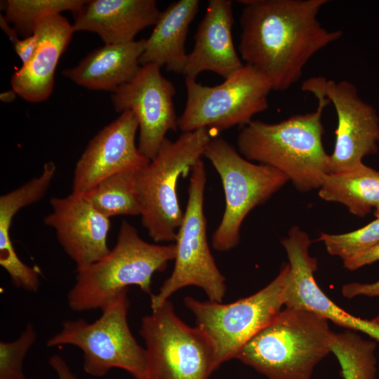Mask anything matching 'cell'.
<instances>
[{
  "label": "cell",
  "instance_id": "obj_15",
  "mask_svg": "<svg viewBox=\"0 0 379 379\" xmlns=\"http://www.w3.org/2000/svg\"><path fill=\"white\" fill-rule=\"evenodd\" d=\"M138 128L137 117L130 110L102 128L89 141L75 165L72 193L82 195L110 175L147 165L149 159L135 143Z\"/></svg>",
  "mask_w": 379,
  "mask_h": 379
},
{
  "label": "cell",
  "instance_id": "obj_1",
  "mask_svg": "<svg viewBox=\"0 0 379 379\" xmlns=\"http://www.w3.org/2000/svg\"><path fill=\"white\" fill-rule=\"evenodd\" d=\"M239 51L245 64L265 74L273 90L299 81L308 61L338 40L341 30L325 28L318 13L327 0H242Z\"/></svg>",
  "mask_w": 379,
  "mask_h": 379
},
{
  "label": "cell",
  "instance_id": "obj_11",
  "mask_svg": "<svg viewBox=\"0 0 379 379\" xmlns=\"http://www.w3.org/2000/svg\"><path fill=\"white\" fill-rule=\"evenodd\" d=\"M140 333L145 343L144 379H208L215 371L208 339L182 321L169 300L142 319Z\"/></svg>",
  "mask_w": 379,
  "mask_h": 379
},
{
  "label": "cell",
  "instance_id": "obj_12",
  "mask_svg": "<svg viewBox=\"0 0 379 379\" xmlns=\"http://www.w3.org/2000/svg\"><path fill=\"white\" fill-rule=\"evenodd\" d=\"M301 89L327 98L337 114L335 141L329 154L328 173L352 169L363 163L364 157L377 153L379 117L376 110L359 96L352 83L317 76L304 81Z\"/></svg>",
  "mask_w": 379,
  "mask_h": 379
},
{
  "label": "cell",
  "instance_id": "obj_14",
  "mask_svg": "<svg viewBox=\"0 0 379 379\" xmlns=\"http://www.w3.org/2000/svg\"><path fill=\"white\" fill-rule=\"evenodd\" d=\"M281 244L291 268L284 307L314 312L340 326L361 331L379 341V317L369 320L346 312L328 298L317 284L314 272L317 262L309 253L311 240L308 234L299 227L293 226Z\"/></svg>",
  "mask_w": 379,
  "mask_h": 379
},
{
  "label": "cell",
  "instance_id": "obj_22",
  "mask_svg": "<svg viewBox=\"0 0 379 379\" xmlns=\"http://www.w3.org/2000/svg\"><path fill=\"white\" fill-rule=\"evenodd\" d=\"M318 194L322 199L342 204L352 214L364 217L379 203V171L362 163L346 171L328 173Z\"/></svg>",
  "mask_w": 379,
  "mask_h": 379
},
{
  "label": "cell",
  "instance_id": "obj_6",
  "mask_svg": "<svg viewBox=\"0 0 379 379\" xmlns=\"http://www.w3.org/2000/svg\"><path fill=\"white\" fill-rule=\"evenodd\" d=\"M291 268L284 263L278 275L255 293L225 304L184 299L193 314L197 327L208 339L213 351V368L236 359L241 348L284 307Z\"/></svg>",
  "mask_w": 379,
  "mask_h": 379
},
{
  "label": "cell",
  "instance_id": "obj_10",
  "mask_svg": "<svg viewBox=\"0 0 379 379\" xmlns=\"http://www.w3.org/2000/svg\"><path fill=\"white\" fill-rule=\"evenodd\" d=\"M185 83L187 101L178 120L182 133L243 127L268 108V95L273 90L265 74L246 64L217 86H203L190 78H185Z\"/></svg>",
  "mask_w": 379,
  "mask_h": 379
},
{
  "label": "cell",
  "instance_id": "obj_24",
  "mask_svg": "<svg viewBox=\"0 0 379 379\" xmlns=\"http://www.w3.org/2000/svg\"><path fill=\"white\" fill-rule=\"evenodd\" d=\"M375 342L352 331L334 333L331 352L339 361L344 379H376Z\"/></svg>",
  "mask_w": 379,
  "mask_h": 379
},
{
  "label": "cell",
  "instance_id": "obj_8",
  "mask_svg": "<svg viewBox=\"0 0 379 379\" xmlns=\"http://www.w3.org/2000/svg\"><path fill=\"white\" fill-rule=\"evenodd\" d=\"M204 156L216 170L223 186L225 209L211 242L215 250L225 252L239 244L241 224L251 211L289 180L274 168L245 159L222 138H211Z\"/></svg>",
  "mask_w": 379,
  "mask_h": 379
},
{
  "label": "cell",
  "instance_id": "obj_17",
  "mask_svg": "<svg viewBox=\"0 0 379 379\" xmlns=\"http://www.w3.org/2000/svg\"><path fill=\"white\" fill-rule=\"evenodd\" d=\"M232 1L209 0L198 26L192 51L182 72L185 78L196 79L201 72H214L225 79L244 65L232 40Z\"/></svg>",
  "mask_w": 379,
  "mask_h": 379
},
{
  "label": "cell",
  "instance_id": "obj_26",
  "mask_svg": "<svg viewBox=\"0 0 379 379\" xmlns=\"http://www.w3.org/2000/svg\"><path fill=\"white\" fill-rule=\"evenodd\" d=\"M317 240L323 242L330 255L347 261L379 244V218L347 233H321Z\"/></svg>",
  "mask_w": 379,
  "mask_h": 379
},
{
  "label": "cell",
  "instance_id": "obj_20",
  "mask_svg": "<svg viewBox=\"0 0 379 379\" xmlns=\"http://www.w3.org/2000/svg\"><path fill=\"white\" fill-rule=\"evenodd\" d=\"M145 46L146 39L105 44L77 66L64 69L62 74L86 88L113 93L138 74L141 67L139 59Z\"/></svg>",
  "mask_w": 379,
  "mask_h": 379
},
{
  "label": "cell",
  "instance_id": "obj_4",
  "mask_svg": "<svg viewBox=\"0 0 379 379\" xmlns=\"http://www.w3.org/2000/svg\"><path fill=\"white\" fill-rule=\"evenodd\" d=\"M175 244L159 245L143 240L124 220L114 246L100 260L76 270V280L67 294L75 312L102 310L130 286L152 295L153 274L163 272L175 258Z\"/></svg>",
  "mask_w": 379,
  "mask_h": 379
},
{
  "label": "cell",
  "instance_id": "obj_28",
  "mask_svg": "<svg viewBox=\"0 0 379 379\" xmlns=\"http://www.w3.org/2000/svg\"><path fill=\"white\" fill-rule=\"evenodd\" d=\"M342 294L347 298H352L358 295L368 297L379 296V279L374 283L361 284L350 283L342 287Z\"/></svg>",
  "mask_w": 379,
  "mask_h": 379
},
{
  "label": "cell",
  "instance_id": "obj_23",
  "mask_svg": "<svg viewBox=\"0 0 379 379\" xmlns=\"http://www.w3.org/2000/svg\"><path fill=\"white\" fill-rule=\"evenodd\" d=\"M137 171L128 170L110 175L82 195L98 212L109 218L120 215H140L134 190Z\"/></svg>",
  "mask_w": 379,
  "mask_h": 379
},
{
  "label": "cell",
  "instance_id": "obj_34",
  "mask_svg": "<svg viewBox=\"0 0 379 379\" xmlns=\"http://www.w3.org/2000/svg\"><path fill=\"white\" fill-rule=\"evenodd\" d=\"M374 215H375L376 218H379V203L374 209Z\"/></svg>",
  "mask_w": 379,
  "mask_h": 379
},
{
  "label": "cell",
  "instance_id": "obj_7",
  "mask_svg": "<svg viewBox=\"0 0 379 379\" xmlns=\"http://www.w3.org/2000/svg\"><path fill=\"white\" fill-rule=\"evenodd\" d=\"M128 289L104 307L93 322L84 319L66 320L60 332L46 343L49 347L70 345L84 355V370L102 377L112 368H121L135 379H144L146 354L133 335L128 323Z\"/></svg>",
  "mask_w": 379,
  "mask_h": 379
},
{
  "label": "cell",
  "instance_id": "obj_27",
  "mask_svg": "<svg viewBox=\"0 0 379 379\" xmlns=\"http://www.w3.org/2000/svg\"><path fill=\"white\" fill-rule=\"evenodd\" d=\"M36 338L33 325L28 324L17 339L0 342V379H26L23 361Z\"/></svg>",
  "mask_w": 379,
  "mask_h": 379
},
{
  "label": "cell",
  "instance_id": "obj_32",
  "mask_svg": "<svg viewBox=\"0 0 379 379\" xmlns=\"http://www.w3.org/2000/svg\"><path fill=\"white\" fill-rule=\"evenodd\" d=\"M0 19V25L1 29L6 34L13 44H14L19 39L17 32L13 27L9 26V23L6 20L2 15H1Z\"/></svg>",
  "mask_w": 379,
  "mask_h": 379
},
{
  "label": "cell",
  "instance_id": "obj_25",
  "mask_svg": "<svg viewBox=\"0 0 379 379\" xmlns=\"http://www.w3.org/2000/svg\"><path fill=\"white\" fill-rule=\"evenodd\" d=\"M86 0H8L4 1L6 20L18 34L27 37L44 19L63 11H78Z\"/></svg>",
  "mask_w": 379,
  "mask_h": 379
},
{
  "label": "cell",
  "instance_id": "obj_29",
  "mask_svg": "<svg viewBox=\"0 0 379 379\" xmlns=\"http://www.w3.org/2000/svg\"><path fill=\"white\" fill-rule=\"evenodd\" d=\"M14 49L20 58L22 65H26L33 57L36 47L37 39L36 36L32 35L25 37L22 39H18L14 44Z\"/></svg>",
  "mask_w": 379,
  "mask_h": 379
},
{
  "label": "cell",
  "instance_id": "obj_33",
  "mask_svg": "<svg viewBox=\"0 0 379 379\" xmlns=\"http://www.w3.org/2000/svg\"><path fill=\"white\" fill-rule=\"evenodd\" d=\"M17 95L18 94L13 89H11L1 93L0 100L4 102L9 103L13 102Z\"/></svg>",
  "mask_w": 379,
  "mask_h": 379
},
{
  "label": "cell",
  "instance_id": "obj_5",
  "mask_svg": "<svg viewBox=\"0 0 379 379\" xmlns=\"http://www.w3.org/2000/svg\"><path fill=\"white\" fill-rule=\"evenodd\" d=\"M211 138L207 128L183 132L174 141L166 138L156 156L135 172L134 190L142 224L155 242L175 241L184 216L178 180L192 171Z\"/></svg>",
  "mask_w": 379,
  "mask_h": 379
},
{
  "label": "cell",
  "instance_id": "obj_30",
  "mask_svg": "<svg viewBox=\"0 0 379 379\" xmlns=\"http://www.w3.org/2000/svg\"><path fill=\"white\" fill-rule=\"evenodd\" d=\"M378 260H379V244L367 251L343 262V264L347 270H355Z\"/></svg>",
  "mask_w": 379,
  "mask_h": 379
},
{
  "label": "cell",
  "instance_id": "obj_18",
  "mask_svg": "<svg viewBox=\"0 0 379 379\" xmlns=\"http://www.w3.org/2000/svg\"><path fill=\"white\" fill-rule=\"evenodd\" d=\"M74 32L72 25L61 14L36 25L33 32L37 39L36 51L11 77L12 89L18 95L29 102H41L50 97L58 63Z\"/></svg>",
  "mask_w": 379,
  "mask_h": 379
},
{
  "label": "cell",
  "instance_id": "obj_31",
  "mask_svg": "<svg viewBox=\"0 0 379 379\" xmlns=\"http://www.w3.org/2000/svg\"><path fill=\"white\" fill-rule=\"evenodd\" d=\"M48 363L55 372L58 379H77L61 356L58 354L52 355L48 359Z\"/></svg>",
  "mask_w": 379,
  "mask_h": 379
},
{
  "label": "cell",
  "instance_id": "obj_3",
  "mask_svg": "<svg viewBox=\"0 0 379 379\" xmlns=\"http://www.w3.org/2000/svg\"><path fill=\"white\" fill-rule=\"evenodd\" d=\"M334 333L326 318L285 307L236 359L269 379H310L315 366L331 352Z\"/></svg>",
  "mask_w": 379,
  "mask_h": 379
},
{
  "label": "cell",
  "instance_id": "obj_16",
  "mask_svg": "<svg viewBox=\"0 0 379 379\" xmlns=\"http://www.w3.org/2000/svg\"><path fill=\"white\" fill-rule=\"evenodd\" d=\"M52 211L44 219L53 228L66 254L81 270L100 260L110 251L107 240L111 222L81 194L50 199Z\"/></svg>",
  "mask_w": 379,
  "mask_h": 379
},
{
  "label": "cell",
  "instance_id": "obj_21",
  "mask_svg": "<svg viewBox=\"0 0 379 379\" xmlns=\"http://www.w3.org/2000/svg\"><path fill=\"white\" fill-rule=\"evenodd\" d=\"M199 1L178 0L161 11L140 65L155 64L167 71L182 74L187 62L185 41L191 22L199 11Z\"/></svg>",
  "mask_w": 379,
  "mask_h": 379
},
{
  "label": "cell",
  "instance_id": "obj_13",
  "mask_svg": "<svg viewBox=\"0 0 379 379\" xmlns=\"http://www.w3.org/2000/svg\"><path fill=\"white\" fill-rule=\"evenodd\" d=\"M155 64L142 65L135 77L112 94L114 110L132 111L138 121V149L151 160L158 152L168 131L178 128L173 84Z\"/></svg>",
  "mask_w": 379,
  "mask_h": 379
},
{
  "label": "cell",
  "instance_id": "obj_9",
  "mask_svg": "<svg viewBox=\"0 0 379 379\" xmlns=\"http://www.w3.org/2000/svg\"><path fill=\"white\" fill-rule=\"evenodd\" d=\"M206 172L201 159L193 166L188 187V199L175 239L173 270L159 291L151 296L155 309L178 290L190 286L201 288L208 300L222 302L226 291L225 279L217 267L207 240L204 211Z\"/></svg>",
  "mask_w": 379,
  "mask_h": 379
},
{
  "label": "cell",
  "instance_id": "obj_19",
  "mask_svg": "<svg viewBox=\"0 0 379 379\" xmlns=\"http://www.w3.org/2000/svg\"><path fill=\"white\" fill-rule=\"evenodd\" d=\"M160 13L154 0H91L74 13L72 26L98 34L105 44H123L154 25Z\"/></svg>",
  "mask_w": 379,
  "mask_h": 379
},
{
  "label": "cell",
  "instance_id": "obj_2",
  "mask_svg": "<svg viewBox=\"0 0 379 379\" xmlns=\"http://www.w3.org/2000/svg\"><path fill=\"white\" fill-rule=\"evenodd\" d=\"M315 97L314 111L275 124L252 120L241 128L237 139L242 157L282 172L300 192L319 189L328 173L322 114L330 102L321 95Z\"/></svg>",
  "mask_w": 379,
  "mask_h": 379
}]
</instances>
